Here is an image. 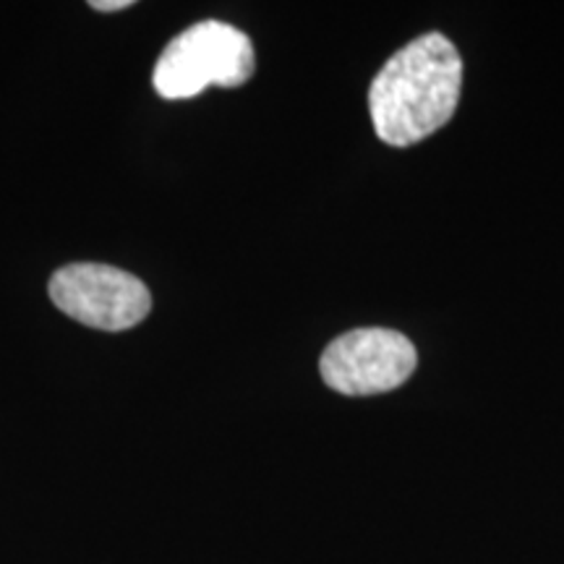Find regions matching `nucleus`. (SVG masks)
I'll return each mask as SVG.
<instances>
[{
	"mask_svg": "<svg viewBox=\"0 0 564 564\" xmlns=\"http://www.w3.org/2000/svg\"><path fill=\"white\" fill-rule=\"evenodd\" d=\"M463 58L440 32L398 51L373 76L369 110L377 137L390 147H413L449 123L460 105Z\"/></svg>",
	"mask_w": 564,
	"mask_h": 564,
	"instance_id": "f257e3e1",
	"label": "nucleus"
},
{
	"mask_svg": "<svg viewBox=\"0 0 564 564\" xmlns=\"http://www.w3.org/2000/svg\"><path fill=\"white\" fill-rule=\"evenodd\" d=\"M253 68V45L241 30L223 21H202L162 51L152 84L165 100H188L207 87H243Z\"/></svg>",
	"mask_w": 564,
	"mask_h": 564,
	"instance_id": "f03ea898",
	"label": "nucleus"
},
{
	"mask_svg": "<svg viewBox=\"0 0 564 564\" xmlns=\"http://www.w3.org/2000/svg\"><path fill=\"white\" fill-rule=\"evenodd\" d=\"M47 293L70 319L105 333L137 327L152 308V295L144 282L110 264L76 262L61 267L51 278Z\"/></svg>",
	"mask_w": 564,
	"mask_h": 564,
	"instance_id": "7ed1b4c3",
	"label": "nucleus"
},
{
	"mask_svg": "<svg viewBox=\"0 0 564 564\" xmlns=\"http://www.w3.org/2000/svg\"><path fill=\"white\" fill-rule=\"evenodd\" d=\"M419 366V352L403 333L364 327L345 333L322 352L319 371L329 390L369 398L398 390Z\"/></svg>",
	"mask_w": 564,
	"mask_h": 564,
	"instance_id": "20e7f679",
	"label": "nucleus"
},
{
	"mask_svg": "<svg viewBox=\"0 0 564 564\" xmlns=\"http://www.w3.org/2000/svg\"><path fill=\"white\" fill-rule=\"evenodd\" d=\"M91 9L95 11H105V13H112V11H123V9H131V0H91Z\"/></svg>",
	"mask_w": 564,
	"mask_h": 564,
	"instance_id": "39448f33",
	"label": "nucleus"
}]
</instances>
